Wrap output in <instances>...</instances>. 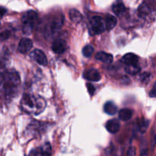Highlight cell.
<instances>
[{"mask_svg": "<svg viewBox=\"0 0 156 156\" xmlns=\"http://www.w3.org/2000/svg\"><path fill=\"white\" fill-rule=\"evenodd\" d=\"M90 27L94 34H100L106 30L105 21L101 16L91 17L90 19Z\"/></svg>", "mask_w": 156, "mask_h": 156, "instance_id": "5b68a950", "label": "cell"}, {"mask_svg": "<svg viewBox=\"0 0 156 156\" xmlns=\"http://www.w3.org/2000/svg\"><path fill=\"white\" fill-rule=\"evenodd\" d=\"M33 47V41L27 37L22 38L18 44V50L21 53H27Z\"/></svg>", "mask_w": 156, "mask_h": 156, "instance_id": "9c48e42d", "label": "cell"}, {"mask_svg": "<svg viewBox=\"0 0 156 156\" xmlns=\"http://www.w3.org/2000/svg\"><path fill=\"white\" fill-rule=\"evenodd\" d=\"M38 15L36 12L30 10L26 12L21 17V23H22L23 32L26 34L31 33L34 27L35 26L37 20Z\"/></svg>", "mask_w": 156, "mask_h": 156, "instance_id": "3957f363", "label": "cell"}, {"mask_svg": "<svg viewBox=\"0 0 156 156\" xmlns=\"http://www.w3.org/2000/svg\"><path fill=\"white\" fill-rule=\"evenodd\" d=\"M83 77L85 79L91 82H98L101 79L100 73L95 69H89L85 71L83 74Z\"/></svg>", "mask_w": 156, "mask_h": 156, "instance_id": "30bf717a", "label": "cell"}, {"mask_svg": "<svg viewBox=\"0 0 156 156\" xmlns=\"http://www.w3.org/2000/svg\"><path fill=\"white\" fill-rule=\"evenodd\" d=\"M93 53H94V47L91 45H90V44L85 46L84 48L82 49V53H83V55L85 57H91Z\"/></svg>", "mask_w": 156, "mask_h": 156, "instance_id": "ffe728a7", "label": "cell"}, {"mask_svg": "<svg viewBox=\"0 0 156 156\" xmlns=\"http://www.w3.org/2000/svg\"><path fill=\"white\" fill-rule=\"evenodd\" d=\"M140 156H149V153H148V150L147 149H143V151L141 152V155Z\"/></svg>", "mask_w": 156, "mask_h": 156, "instance_id": "484cf974", "label": "cell"}, {"mask_svg": "<svg viewBox=\"0 0 156 156\" xmlns=\"http://www.w3.org/2000/svg\"><path fill=\"white\" fill-rule=\"evenodd\" d=\"M95 59L97 60L101 61V62H103L105 63L110 64L113 62V59L114 57L110 53H106V52H98L97 54L95 55Z\"/></svg>", "mask_w": 156, "mask_h": 156, "instance_id": "5bb4252c", "label": "cell"}, {"mask_svg": "<svg viewBox=\"0 0 156 156\" xmlns=\"http://www.w3.org/2000/svg\"><path fill=\"white\" fill-rule=\"evenodd\" d=\"M149 96L151 98H156V82L154 84L153 87L151 89L150 92H149Z\"/></svg>", "mask_w": 156, "mask_h": 156, "instance_id": "cb8c5ba5", "label": "cell"}, {"mask_svg": "<svg viewBox=\"0 0 156 156\" xmlns=\"http://www.w3.org/2000/svg\"><path fill=\"white\" fill-rule=\"evenodd\" d=\"M133 114V112L132 110L128 109V108H123V109L120 110L119 112V118L123 121H126L132 118Z\"/></svg>", "mask_w": 156, "mask_h": 156, "instance_id": "e0dca14e", "label": "cell"}, {"mask_svg": "<svg viewBox=\"0 0 156 156\" xmlns=\"http://www.w3.org/2000/svg\"><path fill=\"white\" fill-rule=\"evenodd\" d=\"M69 18L73 22L79 23L82 19V15L76 9H71L69 12Z\"/></svg>", "mask_w": 156, "mask_h": 156, "instance_id": "ac0fdd59", "label": "cell"}, {"mask_svg": "<svg viewBox=\"0 0 156 156\" xmlns=\"http://www.w3.org/2000/svg\"><path fill=\"white\" fill-rule=\"evenodd\" d=\"M67 44L64 40L61 38L56 39L52 44V50L56 54H62L66 50Z\"/></svg>", "mask_w": 156, "mask_h": 156, "instance_id": "ba28073f", "label": "cell"}, {"mask_svg": "<svg viewBox=\"0 0 156 156\" xmlns=\"http://www.w3.org/2000/svg\"><path fill=\"white\" fill-rule=\"evenodd\" d=\"M104 111L108 115H114L117 112V106L113 101H108L104 105Z\"/></svg>", "mask_w": 156, "mask_h": 156, "instance_id": "2e32d148", "label": "cell"}, {"mask_svg": "<svg viewBox=\"0 0 156 156\" xmlns=\"http://www.w3.org/2000/svg\"><path fill=\"white\" fill-rule=\"evenodd\" d=\"M30 57L34 59V60L36 61L38 64L41 66H47V59L46 55L44 54V53L43 51H41V50H34V51H32L30 53Z\"/></svg>", "mask_w": 156, "mask_h": 156, "instance_id": "52a82bcc", "label": "cell"}, {"mask_svg": "<svg viewBox=\"0 0 156 156\" xmlns=\"http://www.w3.org/2000/svg\"><path fill=\"white\" fill-rule=\"evenodd\" d=\"M156 15V0H143L138 9V15L143 18Z\"/></svg>", "mask_w": 156, "mask_h": 156, "instance_id": "277c9868", "label": "cell"}, {"mask_svg": "<svg viewBox=\"0 0 156 156\" xmlns=\"http://www.w3.org/2000/svg\"><path fill=\"white\" fill-rule=\"evenodd\" d=\"M52 147L50 143H45L43 146L32 149L28 156H51Z\"/></svg>", "mask_w": 156, "mask_h": 156, "instance_id": "8992f818", "label": "cell"}, {"mask_svg": "<svg viewBox=\"0 0 156 156\" xmlns=\"http://www.w3.org/2000/svg\"><path fill=\"white\" fill-rule=\"evenodd\" d=\"M141 70V68L138 65H133V66H126L125 68V71L130 75H136Z\"/></svg>", "mask_w": 156, "mask_h": 156, "instance_id": "d6986e66", "label": "cell"}, {"mask_svg": "<svg viewBox=\"0 0 156 156\" xmlns=\"http://www.w3.org/2000/svg\"><path fill=\"white\" fill-rule=\"evenodd\" d=\"M140 79L143 82H148L150 79V74L148 73H144L140 76Z\"/></svg>", "mask_w": 156, "mask_h": 156, "instance_id": "44dd1931", "label": "cell"}, {"mask_svg": "<svg viewBox=\"0 0 156 156\" xmlns=\"http://www.w3.org/2000/svg\"><path fill=\"white\" fill-rule=\"evenodd\" d=\"M105 126H106V129L108 132L112 134H115L120 130V123L117 119H112V120H110L107 122Z\"/></svg>", "mask_w": 156, "mask_h": 156, "instance_id": "8fae6325", "label": "cell"}, {"mask_svg": "<svg viewBox=\"0 0 156 156\" xmlns=\"http://www.w3.org/2000/svg\"><path fill=\"white\" fill-rule=\"evenodd\" d=\"M105 26H106V30H111L117 25V20L116 17H114V15H109V14H107L105 15Z\"/></svg>", "mask_w": 156, "mask_h": 156, "instance_id": "9a60e30c", "label": "cell"}, {"mask_svg": "<svg viewBox=\"0 0 156 156\" xmlns=\"http://www.w3.org/2000/svg\"><path fill=\"white\" fill-rule=\"evenodd\" d=\"M128 156H135L136 155V149L134 147H130L128 150Z\"/></svg>", "mask_w": 156, "mask_h": 156, "instance_id": "d4e9b609", "label": "cell"}, {"mask_svg": "<svg viewBox=\"0 0 156 156\" xmlns=\"http://www.w3.org/2000/svg\"><path fill=\"white\" fill-rule=\"evenodd\" d=\"M6 12H7V10H6V9H5V8L2 7V8H1V16H2V17L4 16L5 13H6Z\"/></svg>", "mask_w": 156, "mask_h": 156, "instance_id": "4316f807", "label": "cell"}, {"mask_svg": "<svg viewBox=\"0 0 156 156\" xmlns=\"http://www.w3.org/2000/svg\"><path fill=\"white\" fill-rule=\"evenodd\" d=\"M19 82V76L15 70L5 71L2 74V87L5 97L15 95Z\"/></svg>", "mask_w": 156, "mask_h": 156, "instance_id": "7a4b0ae2", "label": "cell"}, {"mask_svg": "<svg viewBox=\"0 0 156 156\" xmlns=\"http://www.w3.org/2000/svg\"><path fill=\"white\" fill-rule=\"evenodd\" d=\"M10 31H9V30H5V31L2 32L1 34V40L2 41H5V40L8 39V38L10 37Z\"/></svg>", "mask_w": 156, "mask_h": 156, "instance_id": "603a6c76", "label": "cell"}, {"mask_svg": "<svg viewBox=\"0 0 156 156\" xmlns=\"http://www.w3.org/2000/svg\"><path fill=\"white\" fill-rule=\"evenodd\" d=\"M86 86H87V88H88V92H89V94H91V95H93L94 91H95V88H94V85H91V83H87Z\"/></svg>", "mask_w": 156, "mask_h": 156, "instance_id": "7402d4cb", "label": "cell"}, {"mask_svg": "<svg viewBox=\"0 0 156 156\" xmlns=\"http://www.w3.org/2000/svg\"><path fill=\"white\" fill-rule=\"evenodd\" d=\"M46 101L40 96L25 94L21 101V107L24 112L38 115L44 110Z\"/></svg>", "mask_w": 156, "mask_h": 156, "instance_id": "6da1fadb", "label": "cell"}, {"mask_svg": "<svg viewBox=\"0 0 156 156\" xmlns=\"http://www.w3.org/2000/svg\"><path fill=\"white\" fill-rule=\"evenodd\" d=\"M139 57L136 54L132 53H129L125 54L122 57V62L126 66H133V65H138L139 63Z\"/></svg>", "mask_w": 156, "mask_h": 156, "instance_id": "7c38bea8", "label": "cell"}, {"mask_svg": "<svg viewBox=\"0 0 156 156\" xmlns=\"http://www.w3.org/2000/svg\"><path fill=\"white\" fill-rule=\"evenodd\" d=\"M112 11L117 16H120L126 12V8L122 0H117L112 5Z\"/></svg>", "mask_w": 156, "mask_h": 156, "instance_id": "4fadbf2b", "label": "cell"}]
</instances>
